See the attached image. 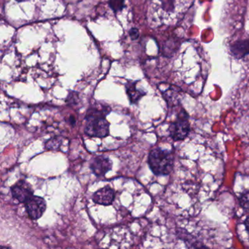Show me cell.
<instances>
[{
    "instance_id": "obj_2",
    "label": "cell",
    "mask_w": 249,
    "mask_h": 249,
    "mask_svg": "<svg viewBox=\"0 0 249 249\" xmlns=\"http://www.w3.org/2000/svg\"><path fill=\"white\" fill-rule=\"evenodd\" d=\"M110 109L103 107H93L87 111L86 116V135L93 138H103L110 132V123L106 120V116L110 113Z\"/></svg>"
},
{
    "instance_id": "obj_9",
    "label": "cell",
    "mask_w": 249,
    "mask_h": 249,
    "mask_svg": "<svg viewBox=\"0 0 249 249\" xmlns=\"http://www.w3.org/2000/svg\"><path fill=\"white\" fill-rule=\"evenodd\" d=\"M126 91H127L128 96H129L132 104L138 103L141 97L145 94V93H141V91H138L134 84H128L126 86Z\"/></svg>"
},
{
    "instance_id": "obj_14",
    "label": "cell",
    "mask_w": 249,
    "mask_h": 249,
    "mask_svg": "<svg viewBox=\"0 0 249 249\" xmlns=\"http://www.w3.org/2000/svg\"><path fill=\"white\" fill-rule=\"evenodd\" d=\"M16 1H17V2H26V1H29V0H16Z\"/></svg>"
},
{
    "instance_id": "obj_11",
    "label": "cell",
    "mask_w": 249,
    "mask_h": 249,
    "mask_svg": "<svg viewBox=\"0 0 249 249\" xmlns=\"http://www.w3.org/2000/svg\"><path fill=\"white\" fill-rule=\"evenodd\" d=\"M240 203L243 208L249 211V192L242 195L240 198Z\"/></svg>"
},
{
    "instance_id": "obj_1",
    "label": "cell",
    "mask_w": 249,
    "mask_h": 249,
    "mask_svg": "<svg viewBox=\"0 0 249 249\" xmlns=\"http://www.w3.org/2000/svg\"><path fill=\"white\" fill-rule=\"evenodd\" d=\"M194 0H150L149 20L155 27L175 25L189 9Z\"/></svg>"
},
{
    "instance_id": "obj_13",
    "label": "cell",
    "mask_w": 249,
    "mask_h": 249,
    "mask_svg": "<svg viewBox=\"0 0 249 249\" xmlns=\"http://www.w3.org/2000/svg\"><path fill=\"white\" fill-rule=\"evenodd\" d=\"M245 226H246V230H247L248 232L249 233V216L248 217L246 221H245Z\"/></svg>"
},
{
    "instance_id": "obj_10",
    "label": "cell",
    "mask_w": 249,
    "mask_h": 249,
    "mask_svg": "<svg viewBox=\"0 0 249 249\" xmlns=\"http://www.w3.org/2000/svg\"><path fill=\"white\" fill-rule=\"evenodd\" d=\"M62 145V139L59 138H53L47 141L46 143V148L49 150H57Z\"/></svg>"
},
{
    "instance_id": "obj_4",
    "label": "cell",
    "mask_w": 249,
    "mask_h": 249,
    "mask_svg": "<svg viewBox=\"0 0 249 249\" xmlns=\"http://www.w3.org/2000/svg\"><path fill=\"white\" fill-rule=\"evenodd\" d=\"M189 116L186 112L182 110L178 116V119L170 124L169 127L170 135L174 141H182L189 135L190 131Z\"/></svg>"
},
{
    "instance_id": "obj_5",
    "label": "cell",
    "mask_w": 249,
    "mask_h": 249,
    "mask_svg": "<svg viewBox=\"0 0 249 249\" xmlns=\"http://www.w3.org/2000/svg\"><path fill=\"white\" fill-rule=\"evenodd\" d=\"M26 211L29 216L33 220H37L44 213L46 210V202L40 196H33L29 198L25 202Z\"/></svg>"
},
{
    "instance_id": "obj_12",
    "label": "cell",
    "mask_w": 249,
    "mask_h": 249,
    "mask_svg": "<svg viewBox=\"0 0 249 249\" xmlns=\"http://www.w3.org/2000/svg\"><path fill=\"white\" fill-rule=\"evenodd\" d=\"M124 0H110V4L113 11H119L122 9Z\"/></svg>"
},
{
    "instance_id": "obj_8",
    "label": "cell",
    "mask_w": 249,
    "mask_h": 249,
    "mask_svg": "<svg viewBox=\"0 0 249 249\" xmlns=\"http://www.w3.org/2000/svg\"><path fill=\"white\" fill-rule=\"evenodd\" d=\"M114 199L115 191L109 186L99 189L92 196L93 201L102 205H111Z\"/></svg>"
},
{
    "instance_id": "obj_7",
    "label": "cell",
    "mask_w": 249,
    "mask_h": 249,
    "mask_svg": "<svg viewBox=\"0 0 249 249\" xmlns=\"http://www.w3.org/2000/svg\"><path fill=\"white\" fill-rule=\"evenodd\" d=\"M113 162L110 159L104 156H98L91 160L90 168L97 177H103L111 170Z\"/></svg>"
},
{
    "instance_id": "obj_3",
    "label": "cell",
    "mask_w": 249,
    "mask_h": 249,
    "mask_svg": "<svg viewBox=\"0 0 249 249\" xmlns=\"http://www.w3.org/2000/svg\"><path fill=\"white\" fill-rule=\"evenodd\" d=\"M148 163L154 174L167 176L171 173L174 167V157L170 151L155 148L150 152Z\"/></svg>"
},
{
    "instance_id": "obj_6",
    "label": "cell",
    "mask_w": 249,
    "mask_h": 249,
    "mask_svg": "<svg viewBox=\"0 0 249 249\" xmlns=\"http://www.w3.org/2000/svg\"><path fill=\"white\" fill-rule=\"evenodd\" d=\"M13 197L20 203H24L33 195L31 186L25 180H19L11 188Z\"/></svg>"
}]
</instances>
